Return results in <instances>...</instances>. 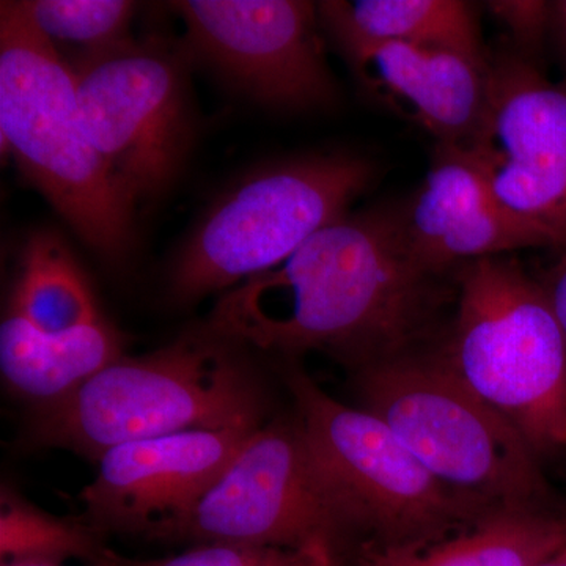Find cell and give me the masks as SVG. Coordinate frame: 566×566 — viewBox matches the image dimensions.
<instances>
[{
    "label": "cell",
    "instance_id": "cell-19",
    "mask_svg": "<svg viewBox=\"0 0 566 566\" xmlns=\"http://www.w3.org/2000/svg\"><path fill=\"white\" fill-rule=\"evenodd\" d=\"M107 549L106 535L84 516L51 515L9 483L0 488L2 565L63 566L73 558L95 565Z\"/></svg>",
    "mask_w": 566,
    "mask_h": 566
},
{
    "label": "cell",
    "instance_id": "cell-15",
    "mask_svg": "<svg viewBox=\"0 0 566 566\" xmlns=\"http://www.w3.org/2000/svg\"><path fill=\"white\" fill-rule=\"evenodd\" d=\"M122 356V334L104 318L57 334L10 311L0 323L3 385L32 409L59 403Z\"/></svg>",
    "mask_w": 566,
    "mask_h": 566
},
{
    "label": "cell",
    "instance_id": "cell-20",
    "mask_svg": "<svg viewBox=\"0 0 566 566\" xmlns=\"http://www.w3.org/2000/svg\"><path fill=\"white\" fill-rule=\"evenodd\" d=\"M22 7L69 65L132 39L137 11L126 0H28Z\"/></svg>",
    "mask_w": 566,
    "mask_h": 566
},
{
    "label": "cell",
    "instance_id": "cell-26",
    "mask_svg": "<svg viewBox=\"0 0 566 566\" xmlns=\"http://www.w3.org/2000/svg\"><path fill=\"white\" fill-rule=\"evenodd\" d=\"M331 566H353V565L349 564V562L346 560V558L337 557V558H334L333 562H331Z\"/></svg>",
    "mask_w": 566,
    "mask_h": 566
},
{
    "label": "cell",
    "instance_id": "cell-17",
    "mask_svg": "<svg viewBox=\"0 0 566 566\" xmlns=\"http://www.w3.org/2000/svg\"><path fill=\"white\" fill-rule=\"evenodd\" d=\"M566 545V517L535 509L497 510L471 527L412 551L356 549L353 566H538Z\"/></svg>",
    "mask_w": 566,
    "mask_h": 566
},
{
    "label": "cell",
    "instance_id": "cell-12",
    "mask_svg": "<svg viewBox=\"0 0 566 566\" xmlns=\"http://www.w3.org/2000/svg\"><path fill=\"white\" fill-rule=\"evenodd\" d=\"M256 430H193L112 447L82 490L84 516L104 535L163 536L197 502Z\"/></svg>",
    "mask_w": 566,
    "mask_h": 566
},
{
    "label": "cell",
    "instance_id": "cell-2",
    "mask_svg": "<svg viewBox=\"0 0 566 566\" xmlns=\"http://www.w3.org/2000/svg\"><path fill=\"white\" fill-rule=\"evenodd\" d=\"M268 397L251 348L205 324L122 356L59 403L32 409L25 441L98 461L112 447L193 430H259Z\"/></svg>",
    "mask_w": 566,
    "mask_h": 566
},
{
    "label": "cell",
    "instance_id": "cell-14",
    "mask_svg": "<svg viewBox=\"0 0 566 566\" xmlns=\"http://www.w3.org/2000/svg\"><path fill=\"white\" fill-rule=\"evenodd\" d=\"M334 46L371 99L415 123L436 144L463 147L474 137L485 111L488 61L387 41Z\"/></svg>",
    "mask_w": 566,
    "mask_h": 566
},
{
    "label": "cell",
    "instance_id": "cell-18",
    "mask_svg": "<svg viewBox=\"0 0 566 566\" xmlns=\"http://www.w3.org/2000/svg\"><path fill=\"white\" fill-rule=\"evenodd\" d=\"M7 311L43 333H65L103 319L91 282L57 234L41 230L22 249Z\"/></svg>",
    "mask_w": 566,
    "mask_h": 566
},
{
    "label": "cell",
    "instance_id": "cell-8",
    "mask_svg": "<svg viewBox=\"0 0 566 566\" xmlns=\"http://www.w3.org/2000/svg\"><path fill=\"white\" fill-rule=\"evenodd\" d=\"M161 542L307 551L333 562L359 546L344 495L296 415L263 423Z\"/></svg>",
    "mask_w": 566,
    "mask_h": 566
},
{
    "label": "cell",
    "instance_id": "cell-9",
    "mask_svg": "<svg viewBox=\"0 0 566 566\" xmlns=\"http://www.w3.org/2000/svg\"><path fill=\"white\" fill-rule=\"evenodd\" d=\"M85 132L134 205L180 177L193 139L185 55L161 39L126 40L71 63Z\"/></svg>",
    "mask_w": 566,
    "mask_h": 566
},
{
    "label": "cell",
    "instance_id": "cell-24",
    "mask_svg": "<svg viewBox=\"0 0 566 566\" xmlns=\"http://www.w3.org/2000/svg\"><path fill=\"white\" fill-rule=\"evenodd\" d=\"M549 39L554 41L562 66L566 73V0L551 2V33Z\"/></svg>",
    "mask_w": 566,
    "mask_h": 566
},
{
    "label": "cell",
    "instance_id": "cell-13",
    "mask_svg": "<svg viewBox=\"0 0 566 566\" xmlns=\"http://www.w3.org/2000/svg\"><path fill=\"white\" fill-rule=\"evenodd\" d=\"M400 219L412 259L439 277L474 260L554 248L546 233L501 203L485 174L457 145L436 144L427 177L400 205Z\"/></svg>",
    "mask_w": 566,
    "mask_h": 566
},
{
    "label": "cell",
    "instance_id": "cell-4",
    "mask_svg": "<svg viewBox=\"0 0 566 566\" xmlns=\"http://www.w3.org/2000/svg\"><path fill=\"white\" fill-rule=\"evenodd\" d=\"M457 285L447 367L535 452L566 446V337L542 283L499 255L458 268Z\"/></svg>",
    "mask_w": 566,
    "mask_h": 566
},
{
    "label": "cell",
    "instance_id": "cell-1",
    "mask_svg": "<svg viewBox=\"0 0 566 566\" xmlns=\"http://www.w3.org/2000/svg\"><path fill=\"white\" fill-rule=\"evenodd\" d=\"M439 275L412 259L400 205L344 216L274 270L219 300L207 326L294 360L318 352L349 370L416 352L439 301Z\"/></svg>",
    "mask_w": 566,
    "mask_h": 566
},
{
    "label": "cell",
    "instance_id": "cell-21",
    "mask_svg": "<svg viewBox=\"0 0 566 566\" xmlns=\"http://www.w3.org/2000/svg\"><path fill=\"white\" fill-rule=\"evenodd\" d=\"M99 566H331V560L307 551L282 547L210 543L197 545L178 556L163 558H129L107 549Z\"/></svg>",
    "mask_w": 566,
    "mask_h": 566
},
{
    "label": "cell",
    "instance_id": "cell-3",
    "mask_svg": "<svg viewBox=\"0 0 566 566\" xmlns=\"http://www.w3.org/2000/svg\"><path fill=\"white\" fill-rule=\"evenodd\" d=\"M0 139L88 248L109 263L128 259L136 205L85 132L73 70L22 2L0 7Z\"/></svg>",
    "mask_w": 566,
    "mask_h": 566
},
{
    "label": "cell",
    "instance_id": "cell-5",
    "mask_svg": "<svg viewBox=\"0 0 566 566\" xmlns=\"http://www.w3.org/2000/svg\"><path fill=\"white\" fill-rule=\"evenodd\" d=\"M360 408L374 412L442 485L491 512L542 510L536 452L480 400L441 354L406 353L354 371Z\"/></svg>",
    "mask_w": 566,
    "mask_h": 566
},
{
    "label": "cell",
    "instance_id": "cell-6",
    "mask_svg": "<svg viewBox=\"0 0 566 566\" xmlns=\"http://www.w3.org/2000/svg\"><path fill=\"white\" fill-rule=\"evenodd\" d=\"M376 166L348 151L297 156L253 170L211 205L175 255L178 305L232 290L274 270L324 227L348 214Z\"/></svg>",
    "mask_w": 566,
    "mask_h": 566
},
{
    "label": "cell",
    "instance_id": "cell-23",
    "mask_svg": "<svg viewBox=\"0 0 566 566\" xmlns=\"http://www.w3.org/2000/svg\"><path fill=\"white\" fill-rule=\"evenodd\" d=\"M542 285L566 337V245L562 249L558 262L554 264Z\"/></svg>",
    "mask_w": 566,
    "mask_h": 566
},
{
    "label": "cell",
    "instance_id": "cell-11",
    "mask_svg": "<svg viewBox=\"0 0 566 566\" xmlns=\"http://www.w3.org/2000/svg\"><path fill=\"white\" fill-rule=\"evenodd\" d=\"M501 203L566 245V82L509 46L488 55L485 111L463 145Z\"/></svg>",
    "mask_w": 566,
    "mask_h": 566
},
{
    "label": "cell",
    "instance_id": "cell-16",
    "mask_svg": "<svg viewBox=\"0 0 566 566\" xmlns=\"http://www.w3.org/2000/svg\"><path fill=\"white\" fill-rule=\"evenodd\" d=\"M318 6L333 43L387 41L450 51L486 62L476 7L461 0H327Z\"/></svg>",
    "mask_w": 566,
    "mask_h": 566
},
{
    "label": "cell",
    "instance_id": "cell-10",
    "mask_svg": "<svg viewBox=\"0 0 566 566\" xmlns=\"http://www.w3.org/2000/svg\"><path fill=\"white\" fill-rule=\"evenodd\" d=\"M172 9L185 22L189 54L259 106L301 114L337 103L316 3L186 0Z\"/></svg>",
    "mask_w": 566,
    "mask_h": 566
},
{
    "label": "cell",
    "instance_id": "cell-7",
    "mask_svg": "<svg viewBox=\"0 0 566 566\" xmlns=\"http://www.w3.org/2000/svg\"><path fill=\"white\" fill-rule=\"evenodd\" d=\"M294 415L356 523V549H419L491 513L436 480L374 412L335 400L304 368L283 360Z\"/></svg>",
    "mask_w": 566,
    "mask_h": 566
},
{
    "label": "cell",
    "instance_id": "cell-25",
    "mask_svg": "<svg viewBox=\"0 0 566 566\" xmlns=\"http://www.w3.org/2000/svg\"><path fill=\"white\" fill-rule=\"evenodd\" d=\"M538 566H566V545L562 547L560 551H557L554 556L546 558V560Z\"/></svg>",
    "mask_w": 566,
    "mask_h": 566
},
{
    "label": "cell",
    "instance_id": "cell-22",
    "mask_svg": "<svg viewBox=\"0 0 566 566\" xmlns=\"http://www.w3.org/2000/svg\"><path fill=\"white\" fill-rule=\"evenodd\" d=\"M485 9L509 33V44L521 57L539 66L551 33V2L545 0H493Z\"/></svg>",
    "mask_w": 566,
    "mask_h": 566
},
{
    "label": "cell",
    "instance_id": "cell-27",
    "mask_svg": "<svg viewBox=\"0 0 566 566\" xmlns=\"http://www.w3.org/2000/svg\"><path fill=\"white\" fill-rule=\"evenodd\" d=\"M2 566H48V565H2ZM87 566H99V565H87Z\"/></svg>",
    "mask_w": 566,
    "mask_h": 566
}]
</instances>
